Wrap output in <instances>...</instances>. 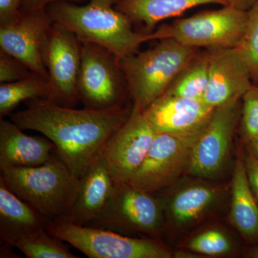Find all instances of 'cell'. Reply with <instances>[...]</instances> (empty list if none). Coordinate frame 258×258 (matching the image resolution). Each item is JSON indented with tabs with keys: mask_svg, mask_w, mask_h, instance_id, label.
I'll use <instances>...</instances> for the list:
<instances>
[{
	"mask_svg": "<svg viewBox=\"0 0 258 258\" xmlns=\"http://www.w3.org/2000/svg\"><path fill=\"white\" fill-rule=\"evenodd\" d=\"M132 110V106L75 109L48 100L35 99L28 101L25 109L13 113L11 120L23 130L35 131L50 139L59 158L81 179Z\"/></svg>",
	"mask_w": 258,
	"mask_h": 258,
	"instance_id": "6da1fadb",
	"label": "cell"
},
{
	"mask_svg": "<svg viewBox=\"0 0 258 258\" xmlns=\"http://www.w3.org/2000/svg\"><path fill=\"white\" fill-rule=\"evenodd\" d=\"M118 0H91L84 6L58 2L47 13L53 23L74 33L81 41L104 47L118 59L133 55L144 42L157 40L155 31L137 32L128 17L115 8Z\"/></svg>",
	"mask_w": 258,
	"mask_h": 258,
	"instance_id": "7a4b0ae2",
	"label": "cell"
},
{
	"mask_svg": "<svg viewBox=\"0 0 258 258\" xmlns=\"http://www.w3.org/2000/svg\"><path fill=\"white\" fill-rule=\"evenodd\" d=\"M199 51L166 37L152 48L118 60L132 106L143 113L166 92Z\"/></svg>",
	"mask_w": 258,
	"mask_h": 258,
	"instance_id": "3957f363",
	"label": "cell"
},
{
	"mask_svg": "<svg viewBox=\"0 0 258 258\" xmlns=\"http://www.w3.org/2000/svg\"><path fill=\"white\" fill-rule=\"evenodd\" d=\"M0 171V178L8 188L47 220L69 216L81 179L73 174L57 154L42 165Z\"/></svg>",
	"mask_w": 258,
	"mask_h": 258,
	"instance_id": "277c9868",
	"label": "cell"
},
{
	"mask_svg": "<svg viewBox=\"0 0 258 258\" xmlns=\"http://www.w3.org/2000/svg\"><path fill=\"white\" fill-rule=\"evenodd\" d=\"M49 233L90 258H171L174 251L154 237H134L106 229L78 225L66 219L48 223Z\"/></svg>",
	"mask_w": 258,
	"mask_h": 258,
	"instance_id": "5b68a950",
	"label": "cell"
},
{
	"mask_svg": "<svg viewBox=\"0 0 258 258\" xmlns=\"http://www.w3.org/2000/svg\"><path fill=\"white\" fill-rule=\"evenodd\" d=\"M188 176L155 194L164 210V233L192 228L215 215L230 198V184Z\"/></svg>",
	"mask_w": 258,
	"mask_h": 258,
	"instance_id": "8992f818",
	"label": "cell"
},
{
	"mask_svg": "<svg viewBox=\"0 0 258 258\" xmlns=\"http://www.w3.org/2000/svg\"><path fill=\"white\" fill-rule=\"evenodd\" d=\"M86 226L155 238L164 234L165 217L155 194L137 189L129 183L115 182L104 210Z\"/></svg>",
	"mask_w": 258,
	"mask_h": 258,
	"instance_id": "52a82bcc",
	"label": "cell"
},
{
	"mask_svg": "<svg viewBox=\"0 0 258 258\" xmlns=\"http://www.w3.org/2000/svg\"><path fill=\"white\" fill-rule=\"evenodd\" d=\"M206 125L188 133H157L129 184L142 191L157 194L177 182L187 174L194 148Z\"/></svg>",
	"mask_w": 258,
	"mask_h": 258,
	"instance_id": "ba28073f",
	"label": "cell"
},
{
	"mask_svg": "<svg viewBox=\"0 0 258 258\" xmlns=\"http://www.w3.org/2000/svg\"><path fill=\"white\" fill-rule=\"evenodd\" d=\"M78 93L86 108L108 110L125 107L129 96L119 60L104 47L81 41Z\"/></svg>",
	"mask_w": 258,
	"mask_h": 258,
	"instance_id": "9c48e42d",
	"label": "cell"
},
{
	"mask_svg": "<svg viewBox=\"0 0 258 258\" xmlns=\"http://www.w3.org/2000/svg\"><path fill=\"white\" fill-rule=\"evenodd\" d=\"M247 22V11L226 5L176 20L164 28L166 38L172 37L186 46L214 50L240 47Z\"/></svg>",
	"mask_w": 258,
	"mask_h": 258,
	"instance_id": "30bf717a",
	"label": "cell"
},
{
	"mask_svg": "<svg viewBox=\"0 0 258 258\" xmlns=\"http://www.w3.org/2000/svg\"><path fill=\"white\" fill-rule=\"evenodd\" d=\"M242 99L217 107L194 148L187 174L217 181L228 169L232 139L240 121Z\"/></svg>",
	"mask_w": 258,
	"mask_h": 258,
	"instance_id": "8fae6325",
	"label": "cell"
},
{
	"mask_svg": "<svg viewBox=\"0 0 258 258\" xmlns=\"http://www.w3.org/2000/svg\"><path fill=\"white\" fill-rule=\"evenodd\" d=\"M157 134L143 113L132 106L128 118L110 136L101 153L115 183H128Z\"/></svg>",
	"mask_w": 258,
	"mask_h": 258,
	"instance_id": "7c38bea8",
	"label": "cell"
},
{
	"mask_svg": "<svg viewBox=\"0 0 258 258\" xmlns=\"http://www.w3.org/2000/svg\"><path fill=\"white\" fill-rule=\"evenodd\" d=\"M44 60L49 75L52 101L70 106L79 101L81 40L79 37L53 23L45 42Z\"/></svg>",
	"mask_w": 258,
	"mask_h": 258,
	"instance_id": "4fadbf2b",
	"label": "cell"
},
{
	"mask_svg": "<svg viewBox=\"0 0 258 258\" xmlns=\"http://www.w3.org/2000/svg\"><path fill=\"white\" fill-rule=\"evenodd\" d=\"M53 22L45 8L22 13L13 23L0 25V49L48 81L44 48Z\"/></svg>",
	"mask_w": 258,
	"mask_h": 258,
	"instance_id": "5bb4252c",
	"label": "cell"
},
{
	"mask_svg": "<svg viewBox=\"0 0 258 258\" xmlns=\"http://www.w3.org/2000/svg\"><path fill=\"white\" fill-rule=\"evenodd\" d=\"M208 50V83L202 99L214 108L242 99L253 83L240 47Z\"/></svg>",
	"mask_w": 258,
	"mask_h": 258,
	"instance_id": "9a60e30c",
	"label": "cell"
},
{
	"mask_svg": "<svg viewBox=\"0 0 258 258\" xmlns=\"http://www.w3.org/2000/svg\"><path fill=\"white\" fill-rule=\"evenodd\" d=\"M214 110L202 98L164 93L148 107L143 114L157 133H188L205 126Z\"/></svg>",
	"mask_w": 258,
	"mask_h": 258,
	"instance_id": "2e32d148",
	"label": "cell"
},
{
	"mask_svg": "<svg viewBox=\"0 0 258 258\" xmlns=\"http://www.w3.org/2000/svg\"><path fill=\"white\" fill-rule=\"evenodd\" d=\"M57 154L47 137L27 135L14 122L0 118V169L42 165Z\"/></svg>",
	"mask_w": 258,
	"mask_h": 258,
	"instance_id": "e0dca14e",
	"label": "cell"
},
{
	"mask_svg": "<svg viewBox=\"0 0 258 258\" xmlns=\"http://www.w3.org/2000/svg\"><path fill=\"white\" fill-rule=\"evenodd\" d=\"M115 181L101 155L81 179L77 198L66 220L86 226L101 215L114 186Z\"/></svg>",
	"mask_w": 258,
	"mask_h": 258,
	"instance_id": "ac0fdd59",
	"label": "cell"
},
{
	"mask_svg": "<svg viewBox=\"0 0 258 258\" xmlns=\"http://www.w3.org/2000/svg\"><path fill=\"white\" fill-rule=\"evenodd\" d=\"M249 186L243 159H236L230 183L228 220L249 245L258 242V205Z\"/></svg>",
	"mask_w": 258,
	"mask_h": 258,
	"instance_id": "d6986e66",
	"label": "cell"
},
{
	"mask_svg": "<svg viewBox=\"0 0 258 258\" xmlns=\"http://www.w3.org/2000/svg\"><path fill=\"white\" fill-rule=\"evenodd\" d=\"M50 220L11 191L0 178V237L10 244L21 236L47 228Z\"/></svg>",
	"mask_w": 258,
	"mask_h": 258,
	"instance_id": "ffe728a7",
	"label": "cell"
},
{
	"mask_svg": "<svg viewBox=\"0 0 258 258\" xmlns=\"http://www.w3.org/2000/svg\"><path fill=\"white\" fill-rule=\"evenodd\" d=\"M208 4L227 5L225 0H118L115 8L126 15L132 23L143 25L146 32L149 33L162 20Z\"/></svg>",
	"mask_w": 258,
	"mask_h": 258,
	"instance_id": "44dd1931",
	"label": "cell"
},
{
	"mask_svg": "<svg viewBox=\"0 0 258 258\" xmlns=\"http://www.w3.org/2000/svg\"><path fill=\"white\" fill-rule=\"evenodd\" d=\"M183 249L203 257H223L237 252L239 244L227 229L219 225H210L191 234L183 244Z\"/></svg>",
	"mask_w": 258,
	"mask_h": 258,
	"instance_id": "7402d4cb",
	"label": "cell"
},
{
	"mask_svg": "<svg viewBox=\"0 0 258 258\" xmlns=\"http://www.w3.org/2000/svg\"><path fill=\"white\" fill-rule=\"evenodd\" d=\"M35 99L52 101V91L47 80L38 75L0 85V117L9 114L20 103Z\"/></svg>",
	"mask_w": 258,
	"mask_h": 258,
	"instance_id": "603a6c76",
	"label": "cell"
},
{
	"mask_svg": "<svg viewBox=\"0 0 258 258\" xmlns=\"http://www.w3.org/2000/svg\"><path fill=\"white\" fill-rule=\"evenodd\" d=\"M209 79V50L199 51L167 88L165 94L203 98Z\"/></svg>",
	"mask_w": 258,
	"mask_h": 258,
	"instance_id": "cb8c5ba5",
	"label": "cell"
},
{
	"mask_svg": "<svg viewBox=\"0 0 258 258\" xmlns=\"http://www.w3.org/2000/svg\"><path fill=\"white\" fill-rule=\"evenodd\" d=\"M63 242L45 228L21 236L10 244L28 258H77Z\"/></svg>",
	"mask_w": 258,
	"mask_h": 258,
	"instance_id": "d4e9b609",
	"label": "cell"
},
{
	"mask_svg": "<svg viewBox=\"0 0 258 258\" xmlns=\"http://www.w3.org/2000/svg\"><path fill=\"white\" fill-rule=\"evenodd\" d=\"M248 64L252 83L258 84V0L247 11V22L239 47Z\"/></svg>",
	"mask_w": 258,
	"mask_h": 258,
	"instance_id": "484cf974",
	"label": "cell"
},
{
	"mask_svg": "<svg viewBox=\"0 0 258 258\" xmlns=\"http://www.w3.org/2000/svg\"><path fill=\"white\" fill-rule=\"evenodd\" d=\"M241 135L246 143L258 135V84L252 83L242 98Z\"/></svg>",
	"mask_w": 258,
	"mask_h": 258,
	"instance_id": "4316f807",
	"label": "cell"
},
{
	"mask_svg": "<svg viewBox=\"0 0 258 258\" xmlns=\"http://www.w3.org/2000/svg\"><path fill=\"white\" fill-rule=\"evenodd\" d=\"M35 74L13 56L0 51V83H10Z\"/></svg>",
	"mask_w": 258,
	"mask_h": 258,
	"instance_id": "83f0119b",
	"label": "cell"
},
{
	"mask_svg": "<svg viewBox=\"0 0 258 258\" xmlns=\"http://www.w3.org/2000/svg\"><path fill=\"white\" fill-rule=\"evenodd\" d=\"M243 161L249 186L258 201V159L247 147Z\"/></svg>",
	"mask_w": 258,
	"mask_h": 258,
	"instance_id": "f1b7e54d",
	"label": "cell"
},
{
	"mask_svg": "<svg viewBox=\"0 0 258 258\" xmlns=\"http://www.w3.org/2000/svg\"><path fill=\"white\" fill-rule=\"evenodd\" d=\"M21 0H0V25L16 21L22 15Z\"/></svg>",
	"mask_w": 258,
	"mask_h": 258,
	"instance_id": "f546056e",
	"label": "cell"
},
{
	"mask_svg": "<svg viewBox=\"0 0 258 258\" xmlns=\"http://www.w3.org/2000/svg\"><path fill=\"white\" fill-rule=\"evenodd\" d=\"M226 4L237 9L248 11L257 0H225Z\"/></svg>",
	"mask_w": 258,
	"mask_h": 258,
	"instance_id": "4dcf8cb0",
	"label": "cell"
},
{
	"mask_svg": "<svg viewBox=\"0 0 258 258\" xmlns=\"http://www.w3.org/2000/svg\"><path fill=\"white\" fill-rule=\"evenodd\" d=\"M58 1H62V0H26L25 2L26 8H25L24 12L45 8L47 5L57 3Z\"/></svg>",
	"mask_w": 258,
	"mask_h": 258,
	"instance_id": "1f68e13d",
	"label": "cell"
},
{
	"mask_svg": "<svg viewBox=\"0 0 258 258\" xmlns=\"http://www.w3.org/2000/svg\"><path fill=\"white\" fill-rule=\"evenodd\" d=\"M244 254L246 257L258 258V242L249 245Z\"/></svg>",
	"mask_w": 258,
	"mask_h": 258,
	"instance_id": "d6a6232c",
	"label": "cell"
},
{
	"mask_svg": "<svg viewBox=\"0 0 258 258\" xmlns=\"http://www.w3.org/2000/svg\"><path fill=\"white\" fill-rule=\"evenodd\" d=\"M247 147L252 151L254 155L258 159V135L250 139L247 143Z\"/></svg>",
	"mask_w": 258,
	"mask_h": 258,
	"instance_id": "836d02e7",
	"label": "cell"
}]
</instances>
